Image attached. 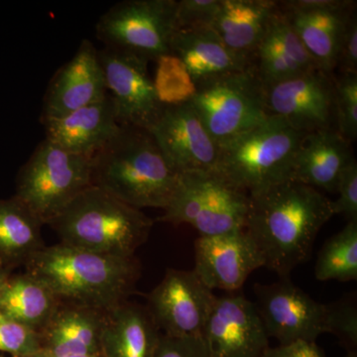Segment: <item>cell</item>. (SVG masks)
Wrapping results in <instances>:
<instances>
[{
	"label": "cell",
	"instance_id": "25",
	"mask_svg": "<svg viewBox=\"0 0 357 357\" xmlns=\"http://www.w3.org/2000/svg\"><path fill=\"white\" fill-rule=\"evenodd\" d=\"M161 335L146 307L128 301L107 312L102 357H153Z\"/></svg>",
	"mask_w": 357,
	"mask_h": 357
},
{
	"label": "cell",
	"instance_id": "5",
	"mask_svg": "<svg viewBox=\"0 0 357 357\" xmlns=\"http://www.w3.org/2000/svg\"><path fill=\"white\" fill-rule=\"evenodd\" d=\"M305 134L275 115L220 145L215 172L230 185L253 194L293 180V167Z\"/></svg>",
	"mask_w": 357,
	"mask_h": 357
},
{
	"label": "cell",
	"instance_id": "11",
	"mask_svg": "<svg viewBox=\"0 0 357 357\" xmlns=\"http://www.w3.org/2000/svg\"><path fill=\"white\" fill-rule=\"evenodd\" d=\"M215 298L192 270L168 269L148 296L146 307L161 333L199 337L203 335Z\"/></svg>",
	"mask_w": 357,
	"mask_h": 357
},
{
	"label": "cell",
	"instance_id": "38",
	"mask_svg": "<svg viewBox=\"0 0 357 357\" xmlns=\"http://www.w3.org/2000/svg\"><path fill=\"white\" fill-rule=\"evenodd\" d=\"M30 357H102L100 354H51L40 351Z\"/></svg>",
	"mask_w": 357,
	"mask_h": 357
},
{
	"label": "cell",
	"instance_id": "33",
	"mask_svg": "<svg viewBox=\"0 0 357 357\" xmlns=\"http://www.w3.org/2000/svg\"><path fill=\"white\" fill-rule=\"evenodd\" d=\"M220 0H178L177 30L211 28Z\"/></svg>",
	"mask_w": 357,
	"mask_h": 357
},
{
	"label": "cell",
	"instance_id": "27",
	"mask_svg": "<svg viewBox=\"0 0 357 357\" xmlns=\"http://www.w3.org/2000/svg\"><path fill=\"white\" fill-rule=\"evenodd\" d=\"M61 302L48 284L26 272L9 277L0 295V312L40 335Z\"/></svg>",
	"mask_w": 357,
	"mask_h": 357
},
{
	"label": "cell",
	"instance_id": "32",
	"mask_svg": "<svg viewBox=\"0 0 357 357\" xmlns=\"http://www.w3.org/2000/svg\"><path fill=\"white\" fill-rule=\"evenodd\" d=\"M0 351L13 357H30L41 351L40 335L0 312Z\"/></svg>",
	"mask_w": 357,
	"mask_h": 357
},
{
	"label": "cell",
	"instance_id": "6",
	"mask_svg": "<svg viewBox=\"0 0 357 357\" xmlns=\"http://www.w3.org/2000/svg\"><path fill=\"white\" fill-rule=\"evenodd\" d=\"M91 157L70 153L45 138L21 167L14 197L44 225H50L73 199L91 187Z\"/></svg>",
	"mask_w": 357,
	"mask_h": 357
},
{
	"label": "cell",
	"instance_id": "3",
	"mask_svg": "<svg viewBox=\"0 0 357 357\" xmlns=\"http://www.w3.org/2000/svg\"><path fill=\"white\" fill-rule=\"evenodd\" d=\"M91 159V185L138 210H164L177 188L180 174L171 168L147 130L121 126Z\"/></svg>",
	"mask_w": 357,
	"mask_h": 357
},
{
	"label": "cell",
	"instance_id": "18",
	"mask_svg": "<svg viewBox=\"0 0 357 357\" xmlns=\"http://www.w3.org/2000/svg\"><path fill=\"white\" fill-rule=\"evenodd\" d=\"M107 95L98 50L84 39L74 57L52 77L44 96L41 122L60 119Z\"/></svg>",
	"mask_w": 357,
	"mask_h": 357
},
{
	"label": "cell",
	"instance_id": "28",
	"mask_svg": "<svg viewBox=\"0 0 357 357\" xmlns=\"http://www.w3.org/2000/svg\"><path fill=\"white\" fill-rule=\"evenodd\" d=\"M314 276L319 281H356L357 220L328 238L319 250Z\"/></svg>",
	"mask_w": 357,
	"mask_h": 357
},
{
	"label": "cell",
	"instance_id": "26",
	"mask_svg": "<svg viewBox=\"0 0 357 357\" xmlns=\"http://www.w3.org/2000/svg\"><path fill=\"white\" fill-rule=\"evenodd\" d=\"M43 225L16 197L0 199V266H26L45 248Z\"/></svg>",
	"mask_w": 357,
	"mask_h": 357
},
{
	"label": "cell",
	"instance_id": "39",
	"mask_svg": "<svg viewBox=\"0 0 357 357\" xmlns=\"http://www.w3.org/2000/svg\"><path fill=\"white\" fill-rule=\"evenodd\" d=\"M10 276L11 270L0 266V295H1L2 291H3L4 287H6L7 281H8L9 277Z\"/></svg>",
	"mask_w": 357,
	"mask_h": 357
},
{
	"label": "cell",
	"instance_id": "4",
	"mask_svg": "<svg viewBox=\"0 0 357 357\" xmlns=\"http://www.w3.org/2000/svg\"><path fill=\"white\" fill-rule=\"evenodd\" d=\"M153 220L142 211L91 185L50 223L61 243L103 255L133 257Z\"/></svg>",
	"mask_w": 357,
	"mask_h": 357
},
{
	"label": "cell",
	"instance_id": "23",
	"mask_svg": "<svg viewBox=\"0 0 357 357\" xmlns=\"http://www.w3.org/2000/svg\"><path fill=\"white\" fill-rule=\"evenodd\" d=\"M171 54L184 63L196 86L252 68V63L232 53L211 28L177 30Z\"/></svg>",
	"mask_w": 357,
	"mask_h": 357
},
{
	"label": "cell",
	"instance_id": "14",
	"mask_svg": "<svg viewBox=\"0 0 357 357\" xmlns=\"http://www.w3.org/2000/svg\"><path fill=\"white\" fill-rule=\"evenodd\" d=\"M148 132L178 174L215 172L220 148L191 103L165 107Z\"/></svg>",
	"mask_w": 357,
	"mask_h": 357
},
{
	"label": "cell",
	"instance_id": "21",
	"mask_svg": "<svg viewBox=\"0 0 357 357\" xmlns=\"http://www.w3.org/2000/svg\"><path fill=\"white\" fill-rule=\"evenodd\" d=\"M351 143L337 129L305 134L293 167V180L314 189L335 192L345 167L354 160Z\"/></svg>",
	"mask_w": 357,
	"mask_h": 357
},
{
	"label": "cell",
	"instance_id": "20",
	"mask_svg": "<svg viewBox=\"0 0 357 357\" xmlns=\"http://www.w3.org/2000/svg\"><path fill=\"white\" fill-rule=\"evenodd\" d=\"M252 67L264 88L319 69L281 10L279 1L255 52Z\"/></svg>",
	"mask_w": 357,
	"mask_h": 357
},
{
	"label": "cell",
	"instance_id": "9",
	"mask_svg": "<svg viewBox=\"0 0 357 357\" xmlns=\"http://www.w3.org/2000/svg\"><path fill=\"white\" fill-rule=\"evenodd\" d=\"M178 0H124L110 7L96 26L103 47L147 61L171 54L177 31Z\"/></svg>",
	"mask_w": 357,
	"mask_h": 357
},
{
	"label": "cell",
	"instance_id": "29",
	"mask_svg": "<svg viewBox=\"0 0 357 357\" xmlns=\"http://www.w3.org/2000/svg\"><path fill=\"white\" fill-rule=\"evenodd\" d=\"M156 64L153 84L159 102L164 107L191 102L197 86L184 63L173 54H167L160 57Z\"/></svg>",
	"mask_w": 357,
	"mask_h": 357
},
{
	"label": "cell",
	"instance_id": "15",
	"mask_svg": "<svg viewBox=\"0 0 357 357\" xmlns=\"http://www.w3.org/2000/svg\"><path fill=\"white\" fill-rule=\"evenodd\" d=\"M356 3L347 0H293L279 1V6L319 69L332 75Z\"/></svg>",
	"mask_w": 357,
	"mask_h": 357
},
{
	"label": "cell",
	"instance_id": "36",
	"mask_svg": "<svg viewBox=\"0 0 357 357\" xmlns=\"http://www.w3.org/2000/svg\"><path fill=\"white\" fill-rule=\"evenodd\" d=\"M342 75H357V18L354 13L349 18L338 50L337 67Z\"/></svg>",
	"mask_w": 357,
	"mask_h": 357
},
{
	"label": "cell",
	"instance_id": "24",
	"mask_svg": "<svg viewBox=\"0 0 357 357\" xmlns=\"http://www.w3.org/2000/svg\"><path fill=\"white\" fill-rule=\"evenodd\" d=\"M278 1L220 0L211 28L232 53L252 63Z\"/></svg>",
	"mask_w": 357,
	"mask_h": 357
},
{
	"label": "cell",
	"instance_id": "13",
	"mask_svg": "<svg viewBox=\"0 0 357 357\" xmlns=\"http://www.w3.org/2000/svg\"><path fill=\"white\" fill-rule=\"evenodd\" d=\"M269 115L303 134L335 128V79L316 69L264 88Z\"/></svg>",
	"mask_w": 357,
	"mask_h": 357
},
{
	"label": "cell",
	"instance_id": "37",
	"mask_svg": "<svg viewBox=\"0 0 357 357\" xmlns=\"http://www.w3.org/2000/svg\"><path fill=\"white\" fill-rule=\"evenodd\" d=\"M260 357H326V354L316 342L301 340L277 347H268Z\"/></svg>",
	"mask_w": 357,
	"mask_h": 357
},
{
	"label": "cell",
	"instance_id": "2",
	"mask_svg": "<svg viewBox=\"0 0 357 357\" xmlns=\"http://www.w3.org/2000/svg\"><path fill=\"white\" fill-rule=\"evenodd\" d=\"M63 302L109 312L128 301L139 278L136 258L103 255L68 244L45 246L26 265Z\"/></svg>",
	"mask_w": 357,
	"mask_h": 357
},
{
	"label": "cell",
	"instance_id": "16",
	"mask_svg": "<svg viewBox=\"0 0 357 357\" xmlns=\"http://www.w3.org/2000/svg\"><path fill=\"white\" fill-rule=\"evenodd\" d=\"M202 337L211 357H260L269 347L255 303L241 294L215 298Z\"/></svg>",
	"mask_w": 357,
	"mask_h": 357
},
{
	"label": "cell",
	"instance_id": "10",
	"mask_svg": "<svg viewBox=\"0 0 357 357\" xmlns=\"http://www.w3.org/2000/svg\"><path fill=\"white\" fill-rule=\"evenodd\" d=\"M255 305L268 337L280 344L316 342L325 332L326 305L319 304L289 278L255 284Z\"/></svg>",
	"mask_w": 357,
	"mask_h": 357
},
{
	"label": "cell",
	"instance_id": "7",
	"mask_svg": "<svg viewBox=\"0 0 357 357\" xmlns=\"http://www.w3.org/2000/svg\"><path fill=\"white\" fill-rule=\"evenodd\" d=\"M248 204V195L217 173H182L160 220L190 225L199 236H220L245 229Z\"/></svg>",
	"mask_w": 357,
	"mask_h": 357
},
{
	"label": "cell",
	"instance_id": "31",
	"mask_svg": "<svg viewBox=\"0 0 357 357\" xmlns=\"http://www.w3.org/2000/svg\"><path fill=\"white\" fill-rule=\"evenodd\" d=\"M335 128L349 142L357 137V75L335 79Z\"/></svg>",
	"mask_w": 357,
	"mask_h": 357
},
{
	"label": "cell",
	"instance_id": "35",
	"mask_svg": "<svg viewBox=\"0 0 357 357\" xmlns=\"http://www.w3.org/2000/svg\"><path fill=\"white\" fill-rule=\"evenodd\" d=\"M153 357H211L203 337L160 335Z\"/></svg>",
	"mask_w": 357,
	"mask_h": 357
},
{
	"label": "cell",
	"instance_id": "12",
	"mask_svg": "<svg viewBox=\"0 0 357 357\" xmlns=\"http://www.w3.org/2000/svg\"><path fill=\"white\" fill-rule=\"evenodd\" d=\"M98 58L119 123L149 130L165 107L157 98L147 61L107 47L98 50Z\"/></svg>",
	"mask_w": 357,
	"mask_h": 357
},
{
	"label": "cell",
	"instance_id": "40",
	"mask_svg": "<svg viewBox=\"0 0 357 357\" xmlns=\"http://www.w3.org/2000/svg\"><path fill=\"white\" fill-rule=\"evenodd\" d=\"M344 357H357V354H349V352H347V356Z\"/></svg>",
	"mask_w": 357,
	"mask_h": 357
},
{
	"label": "cell",
	"instance_id": "19",
	"mask_svg": "<svg viewBox=\"0 0 357 357\" xmlns=\"http://www.w3.org/2000/svg\"><path fill=\"white\" fill-rule=\"evenodd\" d=\"M41 123L46 139L70 153L88 157L102 150L121 128L109 93L98 102Z\"/></svg>",
	"mask_w": 357,
	"mask_h": 357
},
{
	"label": "cell",
	"instance_id": "22",
	"mask_svg": "<svg viewBox=\"0 0 357 357\" xmlns=\"http://www.w3.org/2000/svg\"><path fill=\"white\" fill-rule=\"evenodd\" d=\"M107 312L62 301L48 325L40 333L41 351L100 356V340Z\"/></svg>",
	"mask_w": 357,
	"mask_h": 357
},
{
	"label": "cell",
	"instance_id": "17",
	"mask_svg": "<svg viewBox=\"0 0 357 357\" xmlns=\"http://www.w3.org/2000/svg\"><path fill=\"white\" fill-rule=\"evenodd\" d=\"M260 267H264L262 256L245 229L195 241L192 271L211 291L236 292Z\"/></svg>",
	"mask_w": 357,
	"mask_h": 357
},
{
	"label": "cell",
	"instance_id": "30",
	"mask_svg": "<svg viewBox=\"0 0 357 357\" xmlns=\"http://www.w3.org/2000/svg\"><path fill=\"white\" fill-rule=\"evenodd\" d=\"M325 332L332 333L349 354L357 349V304L356 294H349L326 305Z\"/></svg>",
	"mask_w": 357,
	"mask_h": 357
},
{
	"label": "cell",
	"instance_id": "34",
	"mask_svg": "<svg viewBox=\"0 0 357 357\" xmlns=\"http://www.w3.org/2000/svg\"><path fill=\"white\" fill-rule=\"evenodd\" d=\"M335 192L338 194L337 201L333 202L335 215H342L347 222L357 220V163L352 160L342 174Z\"/></svg>",
	"mask_w": 357,
	"mask_h": 357
},
{
	"label": "cell",
	"instance_id": "41",
	"mask_svg": "<svg viewBox=\"0 0 357 357\" xmlns=\"http://www.w3.org/2000/svg\"><path fill=\"white\" fill-rule=\"evenodd\" d=\"M0 357H1V356H0Z\"/></svg>",
	"mask_w": 357,
	"mask_h": 357
},
{
	"label": "cell",
	"instance_id": "1",
	"mask_svg": "<svg viewBox=\"0 0 357 357\" xmlns=\"http://www.w3.org/2000/svg\"><path fill=\"white\" fill-rule=\"evenodd\" d=\"M245 230L264 267L289 278L309 260L319 230L335 215L333 201L318 190L289 180L248 195Z\"/></svg>",
	"mask_w": 357,
	"mask_h": 357
},
{
	"label": "cell",
	"instance_id": "8",
	"mask_svg": "<svg viewBox=\"0 0 357 357\" xmlns=\"http://www.w3.org/2000/svg\"><path fill=\"white\" fill-rule=\"evenodd\" d=\"M190 103L218 146L270 116L264 86L253 67L198 84Z\"/></svg>",
	"mask_w": 357,
	"mask_h": 357
}]
</instances>
